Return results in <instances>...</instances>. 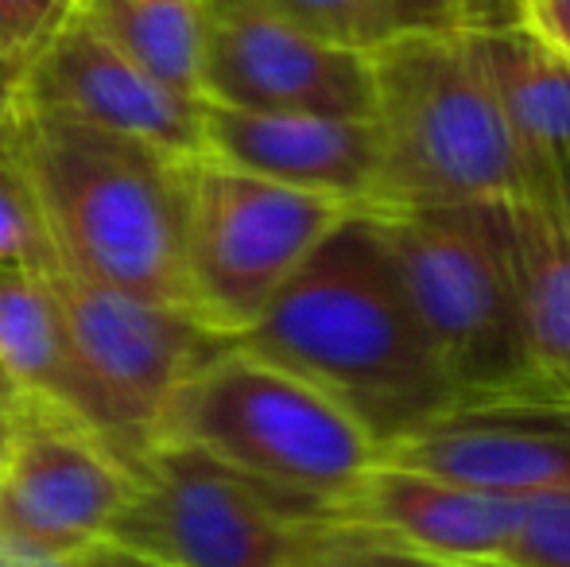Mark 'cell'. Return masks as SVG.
I'll return each mask as SVG.
<instances>
[{"mask_svg": "<svg viewBox=\"0 0 570 567\" xmlns=\"http://www.w3.org/2000/svg\"><path fill=\"white\" fill-rule=\"evenodd\" d=\"M261 362L307 381L376 451L458 404L368 214H350L237 339Z\"/></svg>", "mask_w": 570, "mask_h": 567, "instance_id": "obj_1", "label": "cell"}, {"mask_svg": "<svg viewBox=\"0 0 570 567\" xmlns=\"http://www.w3.org/2000/svg\"><path fill=\"white\" fill-rule=\"evenodd\" d=\"M8 156L36 195L62 273L187 311L183 172L190 159L86 129L23 98Z\"/></svg>", "mask_w": 570, "mask_h": 567, "instance_id": "obj_2", "label": "cell"}, {"mask_svg": "<svg viewBox=\"0 0 570 567\" xmlns=\"http://www.w3.org/2000/svg\"><path fill=\"white\" fill-rule=\"evenodd\" d=\"M368 67L376 175L365 211L512 203L532 187L465 31H404Z\"/></svg>", "mask_w": 570, "mask_h": 567, "instance_id": "obj_3", "label": "cell"}, {"mask_svg": "<svg viewBox=\"0 0 570 567\" xmlns=\"http://www.w3.org/2000/svg\"><path fill=\"white\" fill-rule=\"evenodd\" d=\"M106 540L151 567H326L376 532L334 506L245 478L210 454L144 443Z\"/></svg>", "mask_w": 570, "mask_h": 567, "instance_id": "obj_4", "label": "cell"}, {"mask_svg": "<svg viewBox=\"0 0 570 567\" xmlns=\"http://www.w3.org/2000/svg\"><path fill=\"white\" fill-rule=\"evenodd\" d=\"M415 307L458 404L535 393L512 268L509 203L361 211ZM543 401V397H540Z\"/></svg>", "mask_w": 570, "mask_h": 567, "instance_id": "obj_5", "label": "cell"}, {"mask_svg": "<svg viewBox=\"0 0 570 567\" xmlns=\"http://www.w3.org/2000/svg\"><path fill=\"white\" fill-rule=\"evenodd\" d=\"M148 443L190 447L272 490L334 509L376 462V443L338 404L237 342L167 397Z\"/></svg>", "mask_w": 570, "mask_h": 567, "instance_id": "obj_6", "label": "cell"}, {"mask_svg": "<svg viewBox=\"0 0 570 567\" xmlns=\"http://www.w3.org/2000/svg\"><path fill=\"white\" fill-rule=\"evenodd\" d=\"M357 206L256 179L198 156L183 172V292L187 311L237 342L261 323L303 261Z\"/></svg>", "mask_w": 570, "mask_h": 567, "instance_id": "obj_7", "label": "cell"}, {"mask_svg": "<svg viewBox=\"0 0 570 567\" xmlns=\"http://www.w3.org/2000/svg\"><path fill=\"white\" fill-rule=\"evenodd\" d=\"M67 334L94 389L106 397L128 454L148 443L167 397L233 342L206 331L187 311L117 292L78 276L47 273ZM125 454V459H128Z\"/></svg>", "mask_w": 570, "mask_h": 567, "instance_id": "obj_8", "label": "cell"}, {"mask_svg": "<svg viewBox=\"0 0 570 567\" xmlns=\"http://www.w3.org/2000/svg\"><path fill=\"white\" fill-rule=\"evenodd\" d=\"M198 98L245 114H323L368 121V55L323 43L264 0H206Z\"/></svg>", "mask_w": 570, "mask_h": 567, "instance_id": "obj_9", "label": "cell"}, {"mask_svg": "<svg viewBox=\"0 0 570 567\" xmlns=\"http://www.w3.org/2000/svg\"><path fill=\"white\" fill-rule=\"evenodd\" d=\"M4 424L0 532L59 556L106 540L128 493V467L117 447L36 397H20Z\"/></svg>", "mask_w": 570, "mask_h": 567, "instance_id": "obj_10", "label": "cell"}, {"mask_svg": "<svg viewBox=\"0 0 570 567\" xmlns=\"http://www.w3.org/2000/svg\"><path fill=\"white\" fill-rule=\"evenodd\" d=\"M376 459L512 501L570 493V404L540 397L454 404Z\"/></svg>", "mask_w": 570, "mask_h": 567, "instance_id": "obj_11", "label": "cell"}, {"mask_svg": "<svg viewBox=\"0 0 570 567\" xmlns=\"http://www.w3.org/2000/svg\"><path fill=\"white\" fill-rule=\"evenodd\" d=\"M20 98L47 114L114 137L148 144L175 159L203 156L206 101L140 70L82 16L67 23L20 75Z\"/></svg>", "mask_w": 570, "mask_h": 567, "instance_id": "obj_12", "label": "cell"}, {"mask_svg": "<svg viewBox=\"0 0 570 567\" xmlns=\"http://www.w3.org/2000/svg\"><path fill=\"white\" fill-rule=\"evenodd\" d=\"M338 517L435 564H501L524 501L481 493L376 459L338 501Z\"/></svg>", "mask_w": 570, "mask_h": 567, "instance_id": "obj_13", "label": "cell"}, {"mask_svg": "<svg viewBox=\"0 0 570 567\" xmlns=\"http://www.w3.org/2000/svg\"><path fill=\"white\" fill-rule=\"evenodd\" d=\"M203 156L256 179L331 195L365 211L376 175L368 121L323 114H245L206 106Z\"/></svg>", "mask_w": 570, "mask_h": 567, "instance_id": "obj_14", "label": "cell"}, {"mask_svg": "<svg viewBox=\"0 0 570 567\" xmlns=\"http://www.w3.org/2000/svg\"><path fill=\"white\" fill-rule=\"evenodd\" d=\"M0 370L23 397L70 412L109 439L120 459L128 454L106 397L94 389L86 365L78 362L47 273L0 268Z\"/></svg>", "mask_w": 570, "mask_h": 567, "instance_id": "obj_15", "label": "cell"}, {"mask_svg": "<svg viewBox=\"0 0 570 567\" xmlns=\"http://www.w3.org/2000/svg\"><path fill=\"white\" fill-rule=\"evenodd\" d=\"M509 234L535 393L570 404V226L556 179H535L512 198Z\"/></svg>", "mask_w": 570, "mask_h": 567, "instance_id": "obj_16", "label": "cell"}, {"mask_svg": "<svg viewBox=\"0 0 570 567\" xmlns=\"http://www.w3.org/2000/svg\"><path fill=\"white\" fill-rule=\"evenodd\" d=\"M465 39L517 140L528 183L556 179V167L570 156V62L524 20L470 28Z\"/></svg>", "mask_w": 570, "mask_h": 567, "instance_id": "obj_17", "label": "cell"}, {"mask_svg": "<svg viewBox=\"0 0 570 567\" xmlns=\"http://www.w3.org/2000/svg\"><path fill=\"white\" fill-rule=\"evenodd\" d=\"M78 16L151 78L198 98L206 0H82Z\"/></svg>", "mask_w": 570, "mask_h": 567, "instance_id": "obj_18", "label": "cell"}, {"mask_svg": "<svg viewBox=\"0 0 570 567\" xmlns=\"http://www.w3.org/2000/svg\"><path fill=\"white\" fill-rule=\"evenodd\" d=\"M264 4L323 43L357 55H373L376 47L407 31L389 0H264Z\"/></svg>", "mask_w": 570, "mask_h": 567, "instance_id": "obj_19", "label": "cell"}, {"mask_svg": "<svg viewBox=\"0 0 570 567\" xmlns=\"http://www.w3.org/2000/svg\"><path fill=\"white\" fill-rule=\"evenodd\" d=\"M0 268H31L55 273V250L39 218L36 195L20 175L8 148L0 151Z\"/></svg>", "mask_w": 570, "mask_h": 567, "instance_id": "obj_20", "label": "cell"}, {"mask_svg": "<svg viewBox=\"0 0 570 567\" xmlns=\"http://www.w3.org/2000/svg\"><path fill=\"white\" fill-rule=\"evenodd\" d=\"M82 0H0V67L16 78L78 16Z\"/></svg>", "mask_w": 570, "mask_h": 567, "instance_id": "obj_21", "label": "cell"}, {"mask_svg": "<svg viewBox=\"0 0 570 567\" xmlns=\"http://www.w3.org/2000/svg\"><path fill=\"white\" fill-rule=\"evenodd\" d=\"M497 567H570V493L524 501V517Z\"/></svg>", "mask_w": 570, "mask_h": 567, "instance_id": "obj_22", "label": "cell"}, {"mask_svg": "<svg viewBox=\"0 0 570 567\" xmlns=\"http://www.w3.org/2000/svg\"><path fill=\"white\" fill-rule=\"evenodd\" d=\"M407 31H465L462 0H389Z\"/></svg>", "mask_w": 570, "mask_h": 567, "instance_id": "obj_23", "label": "cell"}, {"mask_svg": "<svg viewBox=\"0 0 570 567\" xmlns=\"http://www.w3.org/2000/svg\"><path fill=\"white\" fill-rule=\"evenodd\" d=\"M520 20L570 62V0H524Z\"/></svg>", "mask_w": 570, "mask_h": 567, "instance_id": "obj_24", "label": "cell"}, {"mask_svg": "<svg viewBox=\"0 0 570 567\" xmlns=\"http://www.w3.org/2000/svg\"><path fill=\"white\" fill-rule=\"evenodd\" d=\"M431 564L435 560H423V556L407 553V548L392 545V540L373 537V540H365V545L342 553L338 560H331L326 567H431Z\"/></svg>", "mask_w": 570, "mask_h": 567, "instance_id": "obj_25", "label": "cell"}, {"mask_svg": "<svg viewBox=\"0 0 570 567\" xmlns=\"http://www.w3.org/2000/svg\"><path fill=\"white\" fill-rule=\"evenodd\" d=\"M0 567H78V553H43L0 532Z\"/></svg>", "mask_w": 570, "mask_h": 567, "instance_id": "obj_26", "label": "cell"}, {"mask_svg": "<svg viewBox=\"0 0 570 567\" xmlns=\"http://www.w3.org/2000/svg\"><path fill=\"white\" fill-rule=\"evenodd\" d=\"M462 8L470 28H497V23L520 20V0H462Z\"/></svg>", "mask_w": 570, "mask_h": 567, "instance_id": "obj_27", "label": "cell"}, {"mask_svg": "<svg viewBox=\"0 0 570 567\" xmlns=\"http://www.w3.org/2000/svg\"><path fill=\"white\" fill-rule=\"evenodd\" d=\"M16 106H20V78L8 67H0V151L8 148V137H12Z\"/></svg>", "mask_w": 570, "mask_h": 567, "instance_id": "obj_28", "label": "cell"}, {"mask_svg": "<svg viewBox=\"0 0 570 567\" xmlns=\"http://www.w3.org/2000/svg\"><path fill=\"white\" fill-rule=\"evenodd\" d=\"M556 190H559V206H563V218L570 226V156L556 167Z\"/></svg>", "mask_w": 570, "mask_h": 567, "instance_id": "obj_29", "label": "cell"}, {"mask_svg": "<svg viewBox=\"0 0 570 567\" xmlns=\"http://www.w3.org/2000/svg\"><path fill=\"white\" fill-rule=\"evenodd\" d=\"M20 389L12 385V381L4 378V370H0V417H4V412H12L16 409V401H20Z\"/></svg>", "mask_w": 570, "mask_h": 567, "instance_id": "obj_30", "label": "cell"}, {"mask_svg": "<svg viewBox=\"0 0 570 567\" xmlns=\"http://www.w3.org/2000/svg\"><path fill=\"white\" fill-rule=\"evenodd\" d=\"M431 567H497V564H431Z\"/></svg>", "mask_w": 570, "mask_h": 567, "instance_id": "obj_31", "label": "cell"}, {"mask_svg": "<svg viewBox=\"0 0 570 567\" xmlns=\"http://www.w3.org/2000/svg\"><path fill=\"white\" fill-rule=\"evenodd\" d=\"M4 436H8V424H4V417H0V454H4Z\"/></svg>", "mask_w": 570, "mask_h": 567, "instance_id": "obj_32", "label": "cell"}, {"mask_svg": "<svg viewBox=\"0 0 570 567\" xmlns=\"http://www.w3.org/2000/svg\"><path fill=\"white\" fill-rule=\"evenodd\" d=\"M520 4H524V0H520Z\"/></svg>", "mask_w": 570, "mask_h": 567, "instance_id": "obj_33", "label": "cell"}]
</instances>
